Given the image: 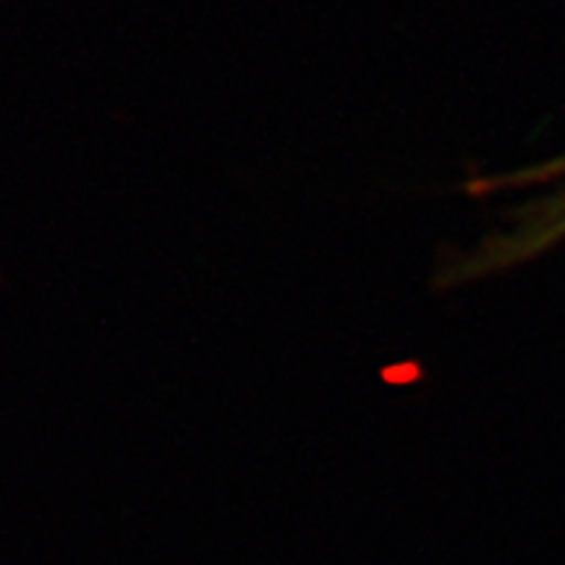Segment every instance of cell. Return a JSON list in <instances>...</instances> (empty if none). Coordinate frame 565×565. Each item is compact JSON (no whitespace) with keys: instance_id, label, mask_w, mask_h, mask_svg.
Listing matches in <instances>:
<instances>
[{"instance_id":"obj_1","label":"cell","mask_w":565,"mask_h":565,"mask_svg":"<svg viewBox=\"0 0 565 565\" xmlns=\"http://www.w3.org/2000/svg\"><path fill=\"white\" fill-rule=\"evenodd\" d=\"M557 166H565L557 162ZM565 238V192L532 204V207L519 212V225L505 236H492L484 246L454 267H445L437 275V286L448 288L466 282L471 278H482L494 270L521 265L536 257L550 246Z\"/></svg>"}]
</instances>
